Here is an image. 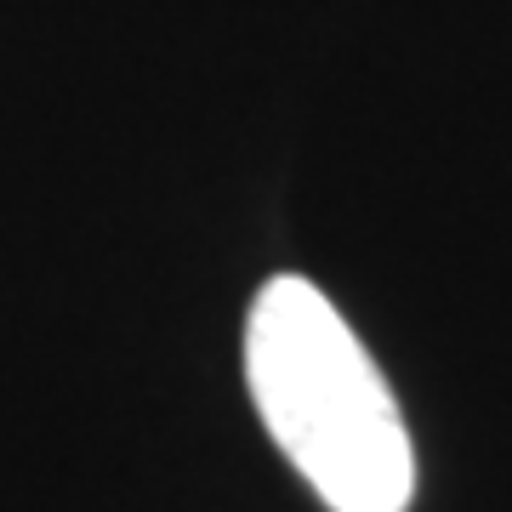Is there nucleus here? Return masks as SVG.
Here are the masks:
<instances>
[{"mask_svg": "<svg viewBox=\"0 0 512 512\" xmlns=\"http://www.w3.org/2000/svg\"><path fill=\"white\" fill-rule=\"evenodd\" d=\"M245 376L274 444L330 512H404L416 495L410 433L382 370L319 285L279 274L245 325Z\"/></svg>", "mask_w": 512, "mask_h": 512, "instance_id": "1", "label": "nucleus"}]
</instances>
